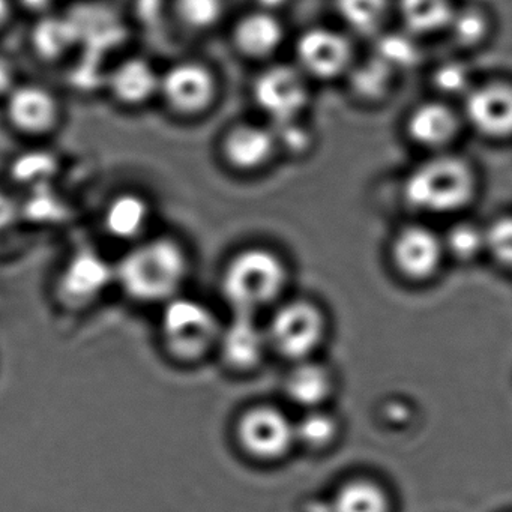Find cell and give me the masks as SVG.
<instances>
[{
	"mask_svg": "<svg viewBox=\"0 0 512 512\" xmlns=\"http://www.w3.org/2000/svg\"><path fill=\"white\" fill-rule=\"evenodd\" d=\"M293 0H253L254 8L269 11V13L280 14L286 10Z\"/></svg>",
	"mask_w": 512,
	"mask_h": 512,
	"instance_id": "cell-39",
	"label": "cell"
},
{
	"mask_svg": "<svg viewBox=\"0 0 512 512\" xmlns=\"http://www.w3.org/2000/svg\"><path fill=\"white\" fill-rule=\"evenodd\" d=\"M217 148L224 166L241 175L266 169L278 154L274 130L260 119L232 122L221 133Z\"/></svg>",
	"mask_w": 512,
	"mask_h": 512,
	"instance_id": "cell-11",
	"label": "cell"
},
{
	"mask_svg": "<svg viewBox=\"0 0 512 512\" xmlns=\"http://www.w3.org/2000/svg\"><path fill=\"white\" fill-rule=\"evenodd\" d=\"M79 38V28L74 20L46 14L32 29L31 47L43 61H56L67 55L79 43Z\"/></svg>",
	"mask_w": 512,
	"mask_h": 512,
	"instance_id": "cell-23",
	"label": "cell"
},
{
	"mask_svg": "<svg viewBox=\"0 0 512 512\" xmlns=\"http://www.w3.org/2000/svg\"><path fill=\"white\" fill-rule=\"evenodd\" d=\"M485 256L512 271V215H502L485 226Z\"/></svg>",
	"mask_w": 512,
	"mask_h": 512,
	"instance_id": "cell-33",
	"label": "cell"
},
{
	"mask_svg": "<svg viewBox=\"0 0 512 512\" xmlns=\"http://www.w3.org/2000/svg\"><path fill=\"white\" fill-rule=\"evenodd\" d=\"M341 433V424L334 413L323 409L305 410L295 421L296 445L308 451L320 452L335 445Z\"/></svg>",
	"mask_w": 512,
	"mask_h": 512,
	"instance_id": "cell-27",
	"label": "cell"
},
{
	"mask_svg": "<svg viewBox=\"0 0 512 512\" xmlns=\"http://www.w3.org/2000/svg\"><path fill=\"white\" fill-rule=\"evenodd\" d=\"M446 34L460 49H478L490 37V16L479 7L455 8Z\"/></svg>",
	"mask_w": 512,
	"mask_h": 512,
	"instance_id": "cell-29",
	"label": "cell"
},
{
	"mask_svg": "<svg viewBox=\"0 0 512 512\" xmlns=\"http://www.w3.org/2000/svg\"><path fill=\"white\" fill-rule=\"evenodd\" d=\"M22 82L19 77V67L16 61L8 53L0 50V104L4 103L5 98L16 89V86Z\"/></svg>",
	"mask_w": 512,
	"mask_h": 512,
	"instance_id": "cell-36",
	"label": "cell"
},
{
	"mask_svg": "<svg viewBox=\"0 0 512 512\" xmlns=\"http://www.w3.org/2000/svg\"><path fill=\"white\" fill-rule=\"evenodd\" d=\"M463 119L485 139H511V83L487 82L473 86L463 98Z\"/></svg>",
	"mask_w": 512,
	"mask_h": 512,
	"instance_id": "cell-13",
	"label": "cell"
},
{
	"mask_svg": "<svg viewBox=\"0 0 512 512\" xmlns=\"http://www.w3.org/2000/svg\"><path fill=\"white\" fill-rule=\"evenodd\" d=\"M221 325L214 311L193 298L176 296L164 304L161 338L167 353L179 362H199L218 349Z\"/></svg>",
	"mask_w": 512,
	"mask_h": 512,
	"instance_id": "cell-4",
	"label": "cell"
},
{
	"mask_svg": "<svg viewBox=\"0 0 512 512\" xmlns=\"http://www.w3.org/2000/svg\"><path fill=\"white\" fill-rule=\"evenodd\" d=\"M329 509L331 512H391V499L377 482L353 479L335 491Z\"/></svg>",
	"mask_w": 512,
	"mask_h": 512,
	"instance_id": "cell-26",
	"label": "cell"
},
{
	"mask_svg": "<svg viewBox=\"0 0 512 512\" xmlns=\"http://www.w3.org/2000/svg\"><path fill=\"white\" fill-rule=\"evenodd\" d=\"M335 388L337 382L331 368L314 358L295 362L284 383L287 398L304 410L328 406Z\"/></svg>",
	"mask_w": 512,
	"mask_h": 512,
	"instance_id": "cell-19",
	"label": "cell"
},
{
	"mask_svg": "<svg viewBox=\"0 0 512 512\" xmlns=\"http://www.w3.org/2000/svg\"><path fill=\"white\" fill-rule=\"evenodd\" d=\"M271 127L277 139L278 152L298 157V155L308 154L311 146L314 145L313 130L308 127L304 118L271 125Z\"/></svg>",
	"mask_w": 512,
	"mask_h": 512,
	"instance_id": "cell-34",
	"label": "cell"
},
{
	"mask_svg": "<svg viewBox=\"0 0 512 512\" xmlns=\"http://www.w3.org/2000/svg\"><path fill=\"white\" fill-rule=\"evenodd\" d=\"M478 194V176L469 161L455 154H431L403 182L404 203L428 217H454Z\"/></svg>",
	"mask_w": 512,
	"mask_h": 512,
	"instance_id": "cell-2",
	"label": "cell"
},
{
	"mask_svg": "<svg viewBox=\"0 0 512 512\" xmlns=\"http://www.w3.org/2000/svg\"><path fill=\"white\" fill-rule=\"evenodd\" d=\"M406 136L431 154L446 152L460 134L461 118L446 101L431 100L413 107L406 119Z\"/></svg>",
	"mask_w": 512,
	"mask_h": 512,
	"instance_id": "cell-16",
	"label": "cell"
},
{
	"mask_svg": "<svg viewBox=\"0 0 512 512\" xmlns=\"http://www.w3.org/2000/svg\"><path fill=\"white\" fill-rule=\"evenodd\" d=\"M431 85L443 98H464L473 88L470 68L458 59H448L434 68Z\"/></svg>",
	"mask_w": 512,
	"mask_h": 512,
	"instance_id": "cell-32",
	"label": "cell"
},
{
	"mask_svg": "<svg viewBox=\"0 0 512 512\" xmlns=\"http://www.w3.org/2000/svg\"><path fill=\"white\" fill-rule=\"evenodd\" d=\"M398 74L383 64L376 56L367 61L355 62L347 73L349 88L358 100L379 103L391 95Z\"/></svg>",
	"mask_w": 512,
	"mask_h": 512,
	"instance_id": "cell-25",
	"label": "cell"
},
{
	"mask_svg": "<svg viewBox=\"0 0 512 512\" xmlns=\"http://www.w3.org/2000/svg\"><path fill=\"white\" fill-rule=\"evenodd\" d=\"M151 203L143 194L124 191L116 194L104 208L103 223L113 238L139 239L151 221Z\"/></svg>",
	"mask_w": 512,
	"mask_h": 512,
	"instance_id": "cell-20",
	"label": "cell"
},
{
	"mask_svg": "<svg viewBox=\"0 0 512 512\" xmlns=\"http://www.w3.org/2000/svg\"><path fill=\"white\" fill-rule=\"evenodd\" d=\"M160 73L149 59L128 56L107 73L106 88L110 97L124 109H142L158 100Z\"/></svg>",
	"mask_w": 512,
	"mask_h": 512,
	"instance_id": "cell-15",
	"label": "cell"
},
{
	"mask_svg": "<svg viewBox=\"0 0 512 512\" xmlns=\"http://www.w3.org/2000/svg\"><path fill=\"white\" fill-rule=\"evenodd\" d=\"M287 29L280 14L251 8L233 23L230 40L233 49L248 61H274L286 43Z\"/></svg>",
	"mask_w": 512,
	"mask_h": 512,
	"instance_id": "cell-14",
	"label": "cell"
},
{
	"mask_svg": "<svg viewBox=\"0 0 512 512\" xmlns=\"http://www.w3.org/2000/svg\"><path fill=\"white\" fill-rule=\"evenodd\" d=\"M335 13L347 31L356 37L377 38L385 32L392 0H334Z\"/></svg>",
	"mask_w": 512,
	"mask_h": 512,
	"instance_id": "cell-22",
	"label": "cell"
},
{
	"mask_svg": "<svg viewBox=\"0 0 512 512\" xmlns=\"http://www.w3.org/2000/svg\"><path fill=\"white\" fill-rule=\"evenodd\" d=\"M16 13L17 7L14 0H0V37L8 31Z\"/></svg>",
	"mask_w": 512,
	"mask_h": 512,
	"instance_id": "cell-37",
	"label": "cell"
},
{
	"mask_svg": "<svg viewBox=\"0 0 512 512\" xmlns=\"http://www.w3.org/2000/svg\"><path fill=\"white\" fill-rule=\"evenodd\" d=\"M250 92L254 107L269 125L304 118L310 106V80L295 64L263 65L251 82Z\"/></svg>",
	"mask_w": 512,
	"mask_h": 512,
	"instance_id": "cell-6",
	"label": "cell"
},
{
	"mask_svg": "<svg viewBox=\"0 0 512 512\" xmlns=\"http://www.w3.org/2000/svg\"><path fill=\"white\" fill-rule=\"evenodd\" d=\"M403 31L413 37H431L448 31L455 7L451 0H395Z\"/></svg>",
	"mask_w": 512,
	"mask_h": 512,
	"instance_id": "cell-21",
	"label": "cell"
},
{
	"mask_svg": "<svg viewBox=\"0 0 512 512\" xmlns=\"http://www.w3.org/2000/svg\"><path fill=\"white\" fill-rule=\"evenodd\" d=\"M22 215V203L10 188L0 185V233L10 229Z\"/></svg>",
	"mask_w": 512,
	"mask_h": 512,
	"instance_id": "cell-35",
	"label": "cell"
},
{
	"mask_svg": "<svg viewBox=\"0 0 512 512\" xmlns=\"http://www.w3.org/2000/svg\"><path fill=\"white\" fill-rule=\"evenodd\" d=\"M269 349L295 362L313 359L328 337V320L319 305L307 299L284 302L266 326Z\"/></svg>",
	"mask_w": 512,
	"mask_h": 512,
	"instance_id": "cell-5",
	"label": "cell"
},
{
	"mask_svg": "<svg viewBox=\"0 0 512 512\" xmlns=\"http://www.w3.org/2000/svg\"><path fill=\"white\" fill-rule=\"evenodd\" d=\"M374 56L400 74L415 68L421 61L422 52L418 38L401 29L398 32H382L376 38Z\"/></svg>",
	"mask_w": 512,
	"mask_h": 512,
	"instance_id": "cell-28",
	"label": "cell"
},
{
	"mask_svg": "<svg viewBox=\"0 0 512 512\" xmlns=\"http://www.w3.org/2000/svg\"><path fill=\"white\" fill-rule=\"evenodd\" d=\"M289 284V269L275 251L251 247L236 254L224 269L221 293L233 314L259 316L280 301Z\"/></svg>",
	"mask_w": 512,
	"mask_h": 512,
	"instance_id": "cell-3",
	"label": "cell"
},
{
	"mask_svg": "<svg viewBox=\"0 0 512 512\" xmlns=\"http://www.w3.org/2000/svg\"><path fill=\"white\" fill-rule=\"evenodd\" d=\"M218 349L232 370L238 373L256 370L271 350L266 326L260 325L256 316L233 314V319L223 325Z\"/></svg>",
	"mask_w": 512,
	"mask_h": 512,
	"instance_id": "cell-17",
	"label": "cell"
},
{
	"mask_svg": "<svg viewBox=\"0 0 512 512\" xmlns=\"http://www.w3.org/2000/svg\"><path fill=\"white\" fill-rule=\"evenodd\" d=\"M236 439L248 457L278 461L296 446L295 421L269 404L250 407L236 422Z\"/></svg>",
	"mask_w": 512,
	"mask_h": 512,
	"instance_id": "cell-10",
	"label": "cell"
},
{
	"mask_svg": "<svg viewBox=\"0 0 512 512\" xmlns=\"http://www.w3.org/2000/svg\"><path fill=\"white\" fill-rule=\"evenodd\" d=\"M190 272L185 248L167 236L139 242L115 268L125 295L140 304H167L181 293Z\"/></svg>",
	"mask_w": 512,
	"mask_h": 512,
	"instance_id": "cell-1",
	"label": "cell"
},
{
	"mask_svg": "<svg viewBox=\"0 0 512 512\" xmlns=\"http://www.w3.org/2000/svg\"><path fill=\"white\" fill-rule=\"evenodd\" d=\"M389 256L395 271L404 280L425 283L439 274L445 262L442 233L425 224L404 226L395 233Z\"/></svg>",
	"mask_w": 512,
	"mask_h": 512,
	"instance_id": "cell-12",
	"label": "cell"
},
{
	"mask_svg": "<svg viewBox=\"0 0 512 512\" xmlns=\"http://www.w3.org/2000/svg\"><path fill=\"white\" fill-rule=\"evenodd\" d=\"M446 259L452 257L457 262L469 263L485 254V227L472 221H455L442 233Z\"/></svg>",
	"mask_w": 512,
	"mask_h": 512,
	"instance_id": "cell-30",
	"label": "cell"
},
{
	"mask_svg": "<svg viewBox=\"0 0 512 512\" xmlns=\"http://www.w3.org/2000/svg\"><path fill=\"white\" fill-rule=\"evenodd\" d=\"M113 280L115 268L100 254L83 251L76 254L62 272L59 289L65 302L74 307H82L100 298Z\"/></svg>",
	"mask_w": 512,
	"mask_h": 512,
	"instance_id": "cell-18",
	"label": "cell"
},
{
	"mask_svg": "<svg viewBox=\"0 0 512 512\" xmlns=\"http://www.w3.org/2000/svg\"><path fill=\"white\" fill-rule=\"evenodd\" d=\"M5 125L17 136L38 140L58 130L62 104L58 95L35 82H20L0 104Z\"/></svg>",
	"mask_w": 512,
	"mask_h": 512,
	"instance_id": "cell-9",
	"label": "cell"
},
{
	"mask_svg": "<svg viewBox=\"0 0 512 512\" xmlns=\"http://www.w3.org/2000/svg\"><path fill=\"white\" fill-rule=\"evenodd\" d=\"M16 2L17 10H28L29 13L38 14V17L46 16L49 14L50 7H52L53 0H14Z\"/></svg>",
	"mask_w": 512,
	"mask_h": 512,
	"instance_id": "cell-38",
	"label": "cell"
},
{
	"mask_svg": "<svg viewBox=\"0 0 512 512\" xmlns=\"http://www.w3.org/2000/svg\"><path fill=\"white\" fill-rule=\"evenodd\" d=\"M8 178L22 188L38 190L49 185L61 169L59 158L49 149L32 148L11 158Z\"/></svg>",
	"mask_w": 512,
	"mask_h": 512,
	"instance_id": "cell-24",
	"label": "cell"
},
{
	"mask_svg": "<svg viewBox=\"0 0 512 512\" xmlns=\"http://www.w3.org/2000/svg\"><path fill=\"white\" fill-rule=\"evenodd\" d=\"M220 80L211 65L199 59H181L160 73L158 100L176 118L191 121L214 109Z\"/></svg>",
	"mask_w": 512,
	"mask_h": 512,
	"instance_id": "cell-7",
	"label": "cell"
},
{
	"mask_svg": "<svg viewBox=\"0 0 512 512\" xmlns=\"http://www.w3.org/2000/svg\"><path fill=\"white\" fill-rule=\"evenodd\" d=\"M176 20L194 32H208L220 25L226 0H172Z\"/></svg>",
	"mask_w": 512,
	"mask_h": 512,
	"instance_id": "cell-31",
	"label": "cell"
},
{
	"mask_svg": "<svg viewBox=\"0 0 512 512\" xmlns=\"http://www.w3.org/2000/svg\"><path fill=\"white\" fill-rule=\"evenodd\" d=\"M293 55V64L310 82L343 79L356 62L350 38L326 26H313L301 32L296 38Z\"/></svg>",
	"mask_w": 512,
	"mask_h": 512,
	"instance_id": "cell-8",
	"label": "cell"
}]
</instances>
